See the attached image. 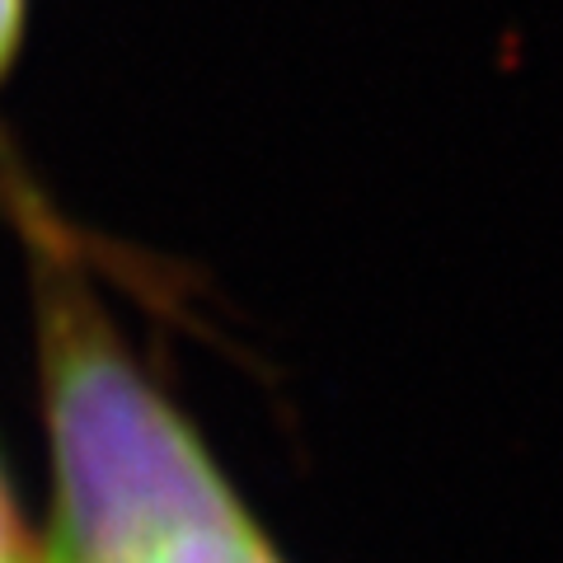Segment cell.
Masks as SVG:
<instances>
[{
	"instance_id": "6da1fadb",
	"label": "cell",
	"mask_w": 563,
	"mask_h": 563,
	"mask_svg": "<svg viewBox=\"0 0 563 563\" xmlns=\"http://www.w3.org/2000/svg\"><path fill=\"white\" fill-rule=\"evenodd\" d=\"M43 333L57 451L47 563H141L174 536L240 512L192 432L113 347L85 296L47 291Z\"/></svg>"
},
{
	"instance_id": "7a4b0ae2",
	"label": "cell",
	"mask_w": 563,
	"mask_h": 563,
	"mask_svg": "<svg viewBox=\"0 0 563 563\" xmlns=\"http://www.w3.org/2000/svg\"><path fill=\"white\" fill-rule=\"evenodd\" d=\"M20 33H24V0H0V76L20 47Z\"/></svg>"
}]
</instances>
